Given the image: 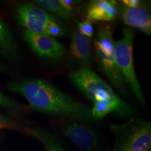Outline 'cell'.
Returning <instances> with one entry per match:
<instances>
[{
  "label": "cell",
  "instance_id": "9",
  "mask_svg": "<svg viewBox=\"0 0 151 151\" xmlns=\"http://www.w3.org/2000/svg\"><path fill=\"white\" fill-rule=\"evenodd\" d=\"M70 58L80 67H89L93 64L91 38L83 35L78 28L72 34Z\"/></svg>",
  "mask_w": 151,
  "mask_h": 151
},
{
  "label": "cell",
  "instance_id": "13",
  "mask_svg": "<svg viewBox=\"0 0 151 151\" xmlns=\"http://www.w3.org/2000/svg\"><path fill=\"white\" fill-rule=\"evenodd\" d=\"M25 132L40 141L45 151H66L59 139L46 129L40 127H27Z\"/></svg>",
  "mask_w": 151,
  "mask_h": 151
},
{
  "label": "cell",
  "instance_id": "7",
  "mask_svg": "<svg viewBox=\"0 0 151 151\" xmlns=\"http://www.w3.org/2000/svg\"><path fill=\"white\" fill-rule=\"evenodd\" d=\"M60 128L62 134L79 148L86 151L97 150V137L90 127L71 120L62 122Z\"/></svg>",
  "mask_w": 151,
  "mask_h": 151
},
{
  "label": "cell",
  "instance_id": "15",
  "mask_svg": "<svg viewBox=\"0 0 151 151\" xmlns=\"http://www.w3.org/2000/svg\"><path fill=\"white\" fill-rule=\"evenodd\" d=\"M114 109L110 103L107 101H99L94 102V105L91 109L92 116L94 120L104 118L111 113H114Z\"/></svg>",
  "mask_w": 151,
  "mask_h": 151
},
{
  "label": "cell",
  "instance_id": "19",
  "mask_svg": "<svg viewBox=\"0 0 151 151\" xmlns=\"http://www.w3.org/2000/svg\"><path fill=\"white\" fill-rule=\"evenodd\" d=\"M121 2L122 4L130 8H134L141 4V1L139 0H122Z\"/></svg>",
  "mask_w": 151,
  "mask_h": 151
},
{
  "label": "cell",
  "instance_id": "4",
  "mask_svg": "<svg viewBox=\"0 0 151 151\" xmlns=\"http://www.w3.org/2000/svg\"><path fill=\"white\" fill-rule=\"evenodd\" d=\"M122 37L114 41L113 55L124 82L141 104L146 105L144 95L137 79L134 65L133 43L134 32L130 28L122 29Z\"/></svg>",
  "mask_w": 151,
  "mask_h": 151
},
{
  "label": "cell",
  "instance_id": "11",
  "mask_svg": "<svg viewBox=\"0 0 151 151\" xmlns=\"http://www.w3.org/2000/svg\"><path fill=\"white\" fill-rule=\"evenodd\" d=\"M119 16L116 1L95 0L90 1L86 9V20L90 22H111Z\"/></svg>",
  "mask_w": 151,
  "mask_h": 151
},
{
  "label": "cell",
  "instance_id": "12",
  "mask_svg": "<svg viewBox=\"0 0 151 151\" xmlns=\"http://www.w3.org/2000/svg\"><path fill=\"white\" fill-rule=\"evenodd\" d=\"M0 54L11 60H18L20 52L12 32L0 17Z\"/></svg>",
  "mask_w": 151,
  "mask_h": 151
},
{
  "label": "cell",
  "instance_id": "20",
  "mask_svg": "<svg viewBox=\"0 0 151 151\" xmlns=\"http://www.w3.org/2000/svg\"><path fill=\"white\" fill-rule=\"evenodd\" d=\"M61 2L63 4V5L66 8L73 11V6L76 4L78 1H74V0H61Z\"/></svg>",
  "mask_w": 151,
  "mask_h": 151
},
{
  "label": "cell",
  "instance_id": "14",
  "mask_svg": "<svg viewBox=\"0 0 151 151\" xmlns=\"http://www.w3.org/2000/svg\"><path fill=\"white\" fill-rule=\"evenodd\" d=\"M35 2L50 14L53 16L56 15L67 21L70 20L73 17L72 11L66 8L61 2V0H37Z\"/></svg>",
  "mask_w": 151,
  "mask_h": 151
},
{
  "label": "cell",
  "instance_id": "10",
  "mask_svg": "<svg viewBox=\"0 0 151 151\" xmlns=\"http://www.w3.org/2000/svg\"><path fill=\"white\" fill-rule=\"evenodd\" d=\"M119 15H120L122 22L125 24L148 35H151L150 14L148 9L142 4L134 8L122 4L119 9Z\"/></svg>",
  "mask_w": 151,
  "mask_h": 151
},
{
  "label": "cell",
  "instance_id": "5",
  "mask_svg": "<svg viewBox=\"0 0 151 151\" xmlns=\"http://www.w3.org/2000/svg\"><path fill=\"white\" fill-rule=\"evenodd\" d=\"M16 17L18 23L24 29L39 35H45L46 27L58 20L56 16L33 3L19 5L16 8Z\"/></svg>",
  "mask_w": 151,
  "mask_h": 151
},
{
  "label": "cell",
  "instance_id": "3",
  "mask_svg": "<svg viewBox=\"0 0 151 151\" xmlns=\"http://www.w3.org/2000/svg\"><path fill=\"white\" fill-rule=\"evenodd\" d=\"M116 139L115 151H150L151 124L140 119L132 118L126 123L111 125Z\"/></svg>",
  "mask_w": 151,
  "mask_h": 151
},
{
  "label": "cell",
  "instance_id": "17",
  "mask_svg": "<svg viewBox=\"0 0 151 151\" xmlns=\"http://www.w3.org/2000/svg\"><path fill=\"white\" fill-rule=\"evenodd\" d=\"M0 106L11 110H19L21 106L16 101L1 93H0Z\"/></svg>",
  "mask_w": 151,
  "mask_h": 151
},
{
  "label": "cell",
  "instance_id": "21",
  "mask_svg": "<svg viewBox=\"0 0 151 151\" xmlns=\"http://www.w3.org/2000/svg\"><path fill=\"white\" fill-rule=\"evenodd\" d=\"M5 71V69H4V67H3L2 65H1V64H0V71Z\"/></svg>",
  "mask_w": 151,
  "mask_h": 151
},
{
  "label": "cell",
  "instance_id": "8",
  "mask_svg": "<svg viewBox=\"0 0 151 151\" xmlns=\"http://www.w3.org/2000/svg\"><path fill=\"white\" fill-rule=\"evenodd\" d=\"M94 46L96 60L100 69L119 93L128 97L129 95L128 88L117 65L113 53H105L95 41L94 42Z\"/></svg>",
  "mask_w": 151,
  "mask_h": 151
},
{
  "label": "cell",
  "instance_id": "18",
  "mask_svg": "<svg viewBox=\"0 0 151 151\" xmlns=\"http://www.w3.org/2000/svg\"><path fill=\"white\" fill-rule=\"evenodd\" d=\"M16 122L6 117L0 116V129H16Z\"/></svg>",
  "mask_w": 151,
  "mask_h": 151
},
{
  "label": "cell",
  "instance_id": "2",
  "mask_svg": "<svg viewBox=\"0 0 151 151\" xmlns=\"http://www.w3.org/2000/svg\"><path fill=\"white\" fill-rule=\"evenodd\" d=\"M68 78L92 102L107 101L113 106L115 114L122 118L135 116L133 108L121 99L109 85L89 67H80L71 71Z\"/></svg>",
  "mask_w": 151,
  "mask_h": 151
},
{
  "label": "cell",
  "instance_id": "1",
  "mask_svg": "<svg viewBox=\"0 0 151 151\" xmlns=\"http://www.w3.org/2000/svg\"><path fill=\"white\" fill-rule=\"evenodd\" d=\"M8 88L23 96L30 107L39 112L73 120H94L89 107L43 79L24 78L13 81Z\"/></svg>",
  "mask_w": 151,
  "mask_h": 151
},
{
  "label": "cell",
  "instance_id": "6",
  "mask_svg": "<svg viewBox=\"0 0 151 151\" xmlns=\"http://www.w3.org/2000/svg\"><path fill=\"white\" fill-rule=\"evenodd\" d=\"M22 35L28 46L40 58L53 62H60L65 58L67 53L65 46L55 38L26 29L22 31Z\"/></svg>",
  "mask_w": 151,
  "mask_h": 151
},
{
  "label": "cell",
  "instance_id": "16",
  "mask_svg": "<svg viewBox=\"0 0 151 151\" xmlns=\"http://www.w3.org/2000/svg\"><path fill=\"white\" fill-rule=\"evenodd\" d=\"M75 22L77 23V28H78L83 35L87 36V37L89 38L93 37L94 30L93 26H92V22H90L88 20L83 22H79L75 20Z\"/></svg>",
  "mask_w": 151,
  "mask_h": 151
}]
</instances>
